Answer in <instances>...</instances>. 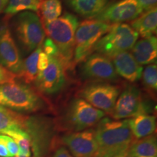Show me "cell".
I'll return each mask as SVG.
<instances>
[{
    "mask_svg": "<svg viewBox=\"0 0 157 157\" xmlns=\"http://www.w3.org/2000/svg\"><path fill=\"white\" fill-rule=\"evenodd\" d=\"M95 132L98 147L95 157H121L134 142L128 119L104 118L97 124Z\"/></svg>",
    "mask_w": 157,
    "mask_h": 157,
    "instance_id": "1",
    "label": "cell"
},
{
    "mask_svg": "<svg viewBox=\"0 0 157 157\" xmlns=\"http://www.w3.org/2000/svg\"><path fill=\"white\" fill-rule=\"evenodd\" d=\"M78 24L75 15L65 13L52 22L43 25L45 34L58 48V56L56 58L66 69L74 65V36Z\"/></svg>",
    "mask_w": 157,
    "mask_h": 157,
    "instance_id": "2",
    "label": "cell"
},
{
    "mask_svg": "<svg viewBox=\"0 0 157 157\" xmlns=\"http://www.w3.org/2000/svg\"><path fill=\"white\" fill-rule=\"evenodd\" d=\"M0 105L21 112H36L44 102L34 89L25 84L12 82L0 84Z\"/></svg>",
    "mask_w": 157,
    "mask_h": 157,
    "instance_id": "3",
    "label": "cell"
},
{
    "mask_svg": "<svg viewBox=\"0 0 157 157\" xmlns=\"http://www.w3.org/2000/svg\"><path fill=\"white\" fill-rule=\"evenodd\" d=\"M15 36L25 53H30L44 42L45 31L36 13L25 11L21 13L13 22Z\"/></svg>",
    "mask_w": 157,
    "mask_h": 157,
    "instance_id": "4",
    "label": "cell"
},
{
    "mask_svg": "<svg viewBox=\"0 0 157 157\" xmlns=\"http://www.w3.org/2000/svg\"><path fill=\"white\" fill-rule=\"evenodd\" d=\"M139 35L130 25L127 23H116L93 48V51L109 58L131 50L137 41Z\"/></svg>",
    "mask_w": 157,
    "mask_h": 157,
    "instance_id": "5",
    "label": "cell"
},
{
    "mask_svg": "<svg viewBox=\"0 0 157 157\" xmlns=\"http://www.w3.org/2000/svg\"><path fill=\"white\" fill-rule=\"evenodd\" d=\"M111 27V24L95 19L86 20L78 24L74 36V64L83 61L89 56L96 43Z\"/></svg>",
    "mask_w": 157,
    "mask_h": 157,
    "instance_id": "6",
    "label": "cell"
},
{
    "mask_svg": "<svg viewBox=\"0 0 157 157\" xmlns=\"http://www.w3.org/2000/svg\"><path fill=\"white\" fill-rule=\"evenodd\" d=\"M105 113L93 107L82 98H76L68 107L64 116L67 128L76 132L85 130L99 122Z\"/></svg>",
    "mask_w": 157,
    "mask_h": 157,
    "instance_id": "7",
    "label": "cell"
},
{
    "mask_svg": "<svg viewBox=\"0 0 157 157\" xmlns=\"http://www.w3.org/2000/svg\"><path fill=\"white\" fill-rule=\"evenodd\" d=\"M120 94V88L109 83H93L80 91L82 99L97 109L111 114Z\"/></svg>",
    "mask_w": 157,
    "mask_h": 157,
    "instance_id": "8",
    "label": "cell"
},
{
    "mask_svg": "<svg viewBox=\"0 0 157 157\" xmlns=\"http://www.w3.org/2000/svg\"><path fill=\"white\" fill-rule=\"evenodd\" d=\"M66 68L56 58L49 57L48 67L39 71L34 82L39 93L45 95H54L63 89L67 83Z\"/></svg>",
    "mask_w": 157,
    "mask_h": 157,
    "instance_id": "9",
    "label": "cell"
},
{
    "mask_svg": "<svg viewBox=\"0 0 157 157\" xmlns=\"http://www.w3.org/2000/svg\"><path fill=\"white\" fill-rule=\"evenodd\" d=\"M143 12L137 0H119L117 2L106 6L93 19L112 25L133 21L140 16Z\"/></svg>",
    "mask_w": 157,
    "mask_h": 157,
    "instance_id": "10",
    "label": "cell"
},
{
    "mask_svg": "<svg viewBox=\"0 0 157 157\" xmlns=\"http://www.w3.org/2000/svg\"><path fill=\"white\" fill-rule=\"evenodd\" d=\"M146 113L143 105L140 90L135 86H128L118 97L110 115L113 119H128L140 113Z\"/></svg>",
    "mask_w": 157,
    "mask_h": 157,
    "instance_id": "11",
    "label": "cell"
},
{
    "mask_svg": "<svg viewBox=\"0 0 157 157\" xmlns=\"http://www.w3.org/2000/svg\"><path fill=\"white\" fill-rule=\"evenodd\" d=\"M82 74L85 78L98 81H113L118 78L111 59L100 53L90 55L84 59Z\"/></svg>",
    "mask_w": 157,
    "mask_h": 157,
    "instance_id": "12",
    "label": "cell"
},
{
    "mask_svg": "<svg viewBox=\"0 0 157 157\" xmlns=\"http://www.w3.org/2000/svg\"><path fill=\"white\" fill-rule=\"evenodd\" d=\"M62 140L74 157H95L98 147L95 129L69 133Z\"/></svg>",
    "mask_w": 157,
    "mask_h": 157,
    "instance_id": "13",
    "label": "cell"
},
{
    "mask_svg": "<svg viewBox=\"0 0 157 157\" xmlns=\"http://www.w3.org/2000/svg\"><path fill=\"white\" fill-rule=\"evenodd\" d=\"M22 63L18 48L8 29L0 36V66L17 76Z\"/></svg>",
    "mask_w": 157,
    "mask_h": 157,
    "instance_id": "14",
    "label": "cell"
},
{
    "mask_svg": "<svg viewBox=\"0 0 157 157\" xmlns=\"http://www.w3.org/2000/svg\"><path fill=\"white\" fill-rule=\"evenodd\" d=\"M118 75L130 82L138 81L142 76L143 67L128 51L117 53L110 58Z\"/></svg>",
    "mask_w": 157,
    "mask_h": 157,
    "instance_id": "15",
    "label": "cell"
},
{
    "mask_svg": "<svg viewBox=\"0 0 157 157\" xmlns=\"http://www.w3.org/2000/svg\"><path fill=\"white\" fill-rule=\"evenodd\" d=\"M131 50L133 57L141 66L156 63L157 39L156 36H151L137 41Z\"/></svg>",
    "mask_w": 157,
    "mask_h": 157,
    "instance_id": "16",
    "label": "cell"
},
{
    "mask_svg": "<svg viewBox=\"0 0 157 157\" xmlns=\"http://www.w3.org/2000/svg\"><path fill=\"white\" fill-rule=\"evenodd\" d=\"M66 5L82 17L93 19L106 7L109 0H64Z\"/></svg>",
    "mask_w": 157,
    "mask_h": 157,
    "instance_id": "17",
    "label": "cell"
},
{
    "mask_svg": "<svg viewBox=\"0 0 157 157\" xmlns=\"http://www.w3.org/2000/svg\"><path fill=\"white\" fill-rule=\"evenodd\" d=\"M128 122L133 137L137 140L153 135L156 130V117L146 113L129 119Z\"/></svg>",
    "mask_w": 157,
    "mask_h": 157,
    "instance_id": "18",
    "label": "cell"
},
{
    "mask_svg": "<svg viewBox=\"0 0 157 157\" xmlns=\"http://www.w3.org/2000/svg\"><path fill=\"white\" fill-rule=\"evenodd\" d=\"M130 26L143 38L154 36L157 30L156 7L146 11L136 19L133 20Z\"/></svg>",
    "mask_w": 157,
    "mask_h": 157,
    "instance_id": "19",
    "label": "cell"
},
{
    "mask_svg": "<svg viewBox=\"0 0 157 157\" xmlns=\"http://www.w3.org/2000/svg\"><path fill=\"white\" fill-rule=\"evenodd\" d=\"M16 129H28L26 117L0 105V134Z\"/></svg>",
    "mask_w": 157,
    "mask_h": 157,
    "instance_id": "20",
    "label": "cell"
},
{
    "mask_svg": "<svg viewBox=\"0 0 157 157\" xmlns=\"http://www.w3.org/2000/svg\"><path fill=\"white\" fill-rule=\"evenodd\" d=\"M42 45L34 50L23 60L20 72L17 74L16 78H21L25 84L34 83L38 74V58L39 53L42 52Z\"/></svg>",
    "mask_w": 157,
    "mask_h": 157,
    "instance_id": "21",
    "label": "cell"
},
{
    "mask_svg": "<svg viewBox=\"0 0 157 157\" xmlns=\"http://www.w3.org/2000/svg\"><path fill=\"white\" fill-rule=\"evenodd\" d=\"M132 157H157V143L154 135L134 141L129 149Z\"/></svg>",
    "mask_w": 157,
    "mask_h": 157,
    "instance_id": "22",
    "label": "cell"
},
{
    "mask_svg": "<svg viewBox=\"0 0 157 157\" xmlns=\"http://www.w3.org/2000/svg\"><path fill=\"white\" fill-rule=\"evenodd\" d=\"M37 13L42 25L52 22L61 15V2L60 0H42Z\"/></svg>",
    "mask_w": 157,
    "mask_h": 157,
    "instance_id": "23",
    "label": "cell"
},
{
    "mask_svg": "<svg viewBox=\"0 0 157 157\" xmlns=\"http://www.w3.org/2000/svg\"><path fill=\"white\" fill-rule=\"evenodd\" d=\"M5 135L12 137L17 143L19 148L18 156H31V137L25 129H13L7 131Z\"/></svg>",
    "mask_w": 157,
    "mask_h": 157,
    "instance_id": "24",
    "label": "cell"
},
{
    "mask_svg": "<svg viewBox=\"0 0 157 157\" xmlns=\"http://www.w3.org/2000/svg\"><path fill=\"white\" fill-rule=\"evenodd\" d=\"M42 0H10L5 9V15L13 16L20 12L27 10L36 11Z\"/></svg>",
    "mask_w": 157,
    "mask_h": 157,
    "instance_id": "25",
    "label": "cell"
},
{
    "mask_svg": "<svg viewBox=\"0 0 157 157\" xmlns=\"http://www.w3.org/2000/svg\"><path fill=\"white\" fill-rule=\"evenodd\" d=\"M143 82L149 90L157 89V66L156 63L150 64L146 66L143 72Z\"/></svg>",
    "mask_w": 157,
    "mask_h": 157,
    "instance_id": "26",
    "label": "cell"
},
{
    "mask_svg": "<svg viewBox=\"0 0 157 157\" xmlns=\"http://www.w3.org/2000/svg\"><path fill=\"white\" fill-rule=\"evenodd\" d=\"M42 44V49L47 56L52 58H57L58 56V48L52 39L50 38L44 39Z\"/></svg>",
    "mask_w": 157,
    "mask_h": 157,
    "instance_id": "27",
    "label": "cell"
},
{
    "mask_svg": "<svg viewBox=\"0 0 157 157\" xmlns=\"http://www.w3.org/2000/svg\"><path fill=\"white\" fill-rule=\"evenodd\" d=\"M5 135V143L7 146V150H8L9 154H10L11 157H15L18 156L19 154V148L17 146V143L13 140L12 137L8 135Z\"/></svg>",
    "mask_w": 157,
    "mask_h": 157,
    "instance_id": "28",
    "label": "cell"
},
{
    "mask_svg": "<svg viewBox=\"0 0 157 157\" xmlns=\"http://www.w3.org/2000/svg\"><path fill=\"white\" fill-rule=\"evenodd\" d=\"M16 75L10 71L3 66H0V84L15 81Z\"/></svg>",
    "mask_w": 157,
    "mask_h": 157,
    "instance_id": "29",
    "label": "cell"
},
{
    "mask_svg": "<svg viewBox=\"0 0 157 157\" xmlns=\"http://www.w3.org/2000/svg\"><path fill=\"white\" fill-rule=\"evenodd\" d=\"M49 64V56H47L44 52L39 53L38 58V63H37V67H38L39 71H42L45 68L48 67Z\"/></svg>",
    "mask_w": 157,
    "mask_h": 157,
    "instance_id": "30",
    "label": "cell"
},
{
    "mask_svg": "<svg viewBox=\"0 0 157 157\" xmlns=\"http://www.w3.org/2000/svg\"><path fill=\"white\" fill-rule=\"evenodd\" d=\"M143 10L148 11L156 7V0H137Z\"/></svg>",
    "mask_w": 157,
    "mask_h": 157,
    "instance_id": "31",
    "label": "cell"
},
{
    "mask_svg": "<svg viewBox=\"0 0 157 157\" xmlns=\"http://www.w3.org/2000/svg\"><path fill=\"white\" fill-rule=\"evenodd\" d=\"M11 16L5 15L0 18V36L5 33V31L9 29V21Z\"/></svg>",
    "mask_w": 157,
    "mask_h": 157,
    "instance_id": "32",
    "label": "cell"
},
{
    "mask_svg": "<svg viewBox=\"0 0 157 157\" xmlns=\"http://www.w3.org/2000/svg\"><path fill=\"white\" fill-rule=\"evenodd\" d=\"M0 157H11L6 146L5 135H0Z\"/></svg>",
    "mask_w": 157,
    "mask_h": 157,
    "instance_id": "33",
    "label": "cell"
},
{
    "mask_svg": "<svg viewBox=\"0 0 157 157\" xmlns=\"http://www.w3.org/2000/svg\"><path fill=\"white\" fill-rule=\"evenodd\" d=\"M52 157H73L69 151L64 147H60L57 149Z\"/></svg>",
    "mask_w": 157,
    "mask_h": 157,
    "instance_id": "34",
    "label": "cell"
},
{
    "mask_svg": "<svg viewBox=\"0 0 157 157\" xmlns=\"http://www.w3.org/2000/svg\"><path fill=\"white\" fill-rule=\"evenodd\" d=\"M7 3H8V0H0V14L5 10Z\"/></svg>",
    "mask_w": 157,
    "mask_h": 157,
    "instance_id": "35",
    "label": "cell"
},
{
    "mask_svg": "<svg viewBox=\"0 0 157 157\" xmlns=\"http://www.w3.org/2000/svg\"><path fill=\"white\" fill-rule=\"evenodd\" d=\"M121 157H132V156H131V155H130V154H129V151H128L125 153V154H124L122 156H121Z\"/></svg>",
    "mask_w": 157,
    "mask_h": 157,
    "instance_id": "36",
    "label": "cell"
},
{
    "mask_svg": "<svg viewBox=\"0 0 157 157\" xmlns=\"http://www.w3.org/2000/svg\"><path fill=\"white\" fill-rule=\"evenodd\" d=\"M15 157H21V156H15Z\"/></svg>",
    "mask_w": 157,
    "mask_h": 157,
    "instance_id": "37",
    "label": "cell"
}]
</instances>
